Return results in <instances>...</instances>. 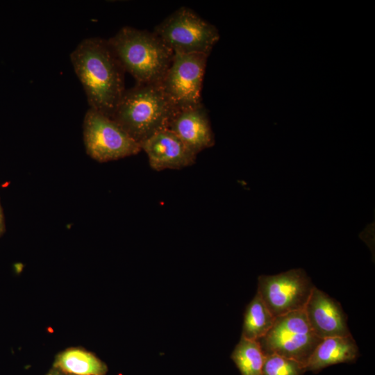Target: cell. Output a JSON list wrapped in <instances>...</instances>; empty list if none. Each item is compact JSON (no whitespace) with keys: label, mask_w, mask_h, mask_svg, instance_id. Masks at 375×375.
Listing matches in <instances>:
<instances>
[{"label":"cell","mask_w":375,"mask_h":375,"mask_svg":"<svg viewBox=\"0 0 375 375\" xmlns=\"http://www.w3.org/2000/svg\"><path fill=\"white\" fill-rule=\"evenodd\" d=\"M177 111L160 84L137 83L124 91L111 118L140 144L167 128Z\"/></svg>","instance_id":"3"},{"label":"cell","mask_w":375,"mask_h":375,"mask_svg":"<svg viewBox=\"0 0 375 375\" xmlns=\"http://www.w3.org/2000/svg\"><path fill=\"white\" fill-rule=\"evenodd\" d=\"M231 358L241 375H262L265 355L257 340L241 337Z\"/></svg>","instance_id":"15"},{"label":"cell","mask_w":375,"mask_h":375,"mask_svg":"<svg viewBox=\"0 0 375 375\" xmlns=\"http://www.w3.org/2000/svg\"><path fill=\"white\" fill-rule=\"evenodd\" d=\"M322 340L313 332L301 310L276 317L272 328L257 341L265 356L276 354L305 366Z\"/></svg>","instance_id":"5"},{"label":"cell","mask_w":375,"mask_h":375,"mask_svg":"<svg viewBox=\"0 0 375 375\" xmlns=\"http://www.w3.org/2000/svg\"><path fill=\"white\" fill-rule=\"evenodd\" d=\"M359 356L358 346L351 335L323 339L305 365L306 372L318 373L333 365L350 363Z\"/></svg>","instance_id":"12"},{"label":"cell","mask_w":375,"mask_h":375,"mask_svg":"<svg viewBox=\"0 0 375 375\" xmlns=\"http://www.w3.org/2000/svg\"><path fill=\"white\" fill-rule=\"evenodd\" d=\"M83 136L87 153L99 162H108L138 154L140 144L115 121L89 108L83 121Z\"/></svg>","instance_id":"6"},{"label":"cell","mask_w":375,"mask_h":375,"mask_svg":"<svg viewBox=\"0 0 375 375\" xmlns=\"http://www.w3.org/2000/svg\"><path fill=\"white\" fill-rule=\"evenodd\" d=\"M306 373L303 364L276 354L265 356L262 375H303Z\"/></svg>","instance_id":"16"},{"label":"cell","mask_w":375,"mask_h":375,"mask_svg":"<svg viewBox=\"0 0 375 375\" xmlns=\"http://www.w3.org/2000/svg\"><path fill=\"white\" fill-rule=\"evenodd\" d=\"M153 32L174 53L208 56L220 37L215 25L185 6L168 15Z\"/></svg>","instance_id":"4"},{"label":"cell","mask_w":375,"mask_h":375,"mask_svg":"<svg viewBox=\"0 0 375 375\" xmlns=\"http://www.w3.org/2000/svg\"><path fill=\"white\" fill-rule=\"evenodd\" d=\"M313 285L302 269H293L276 275H261L257 293L276 318L304 310Z\"/></svg>","instance_id":"8"},{"label":"cell","mask_w":375,"mask_h":375,"mask_svg":"<svg viewBox=\"0 0 375 375\" xmlns=\"http://www.w3.org/2000/svg\"><path fill=\"white\" fill-rule=\"evenodd\" d=\"M167 128L197 155L215 142L208 112L203 103L177 111Z\"/></svg>","instance_id":"11"},{"label":"cell","mask_w":375,"mask_h":375,"mask_svg":"<svg viewBox=\"0 0 375 375\" xmlns=\"http://www.w3.org/2000/svg\"><path fill=\"white\" fill-rule=\"evenodd\" d=\"M304 312L312 330L321 339L351 335L340 303L316 287L312 290Z\"/></svg>","instance_id":"10"},{"label":"cell","mask_w":375,"mask_h":375,"mask_svg":"<svg viewBox=\"0 0 375 375\" xmlns=\"http://www.w3.org/2000/svg\"><path fill=\"white\" fill-rule=\"evenodd\" d=\"M274 319L275 318L256 292L253 299L246 308L242 337L249 340H258L269 331Z\"/></svg>","instance_id":"14"},{"label":"cell","mask_w":375,"mask_h":375,"mask_svg":"<svg viewBox=\"0 0 375 375\" xmlns=\"http://www.w3.org/2000/svg\"><path fill=\"white\" fill-rule=\"evenodd\" d=\"M108 42L138 84H160L174 52L153 32L124 26Z\"/></svg>","instance_id":"2"},{"label":"cell","mask_w":375,"mask_h":375,"mask_svg":"<svg viewBox=\"0 0 375 375\" xmlns=\"http://www.w3.org/2000/svg\"><path fill=\"white\" fill-rule=\"evenodd\" d=\"M70 60L90 108L112 117L126 90L125 71L108 40L97 37L83 40Z\"/></svg>","instance_id":"1"},{"label":"cell","mask_w":375,"mask_h":375,"mask_svg":"<svg viewBox=\"0 0 375 375\" xmlns=\"http://www.w3.org/2000/svg\"><path fill=\"white\" fill-rule=\"evenodd\" d=\"M208 56L174 53L160 86L178 111L202 104L201 90Z\"/></svg>","instance_id":"7"},{"label":"cell","mask_w":375,"mask_h":375,"mask_svg":"<svg viewBox=\"0 0 375 375\" xmlns=\"http://www.w3.org/2000/svg\"><path fill=\"white\" fill-rule=\"evenodd\" d=\"M56 367L73 375H105L107 365L90 352L81 349H69L60 353Z\"/></svg>","instance_id":"13"},{"label":"cell","mask_w":375,"mask_h":375,"mask_svg":"<svg viewBox=\"0 0 375 375\" xmlns=\"http://www.w3.org/2000/svg\"><path fill=\"white\" fill-rule=\"evenodd\" d=\"M151 169L156 171L181 169L195 163L194 153L168 128L161 130L140 144Z\"/></svg>","instance_id":"9"},{"label":"cell","mask_w":375,"mask_h":375,"mask_svg":"<svg viewBox=\"0 0 375 375\" xmlns=\"http://www.w3.org/2000/svg\"><path fill=\"white\" fill-rule=\"evenodd\" d=\"M48 375H63V374L60 373L59 371H53V372H51Z\"/></svg>","instance_id":"18"},{"label":"cell","mask_w":375,"mask_h":375,"mask_svg":"<svg viewBox=\"0 0 375 375\" xmlns=\"http://www.w3.org/2000/svg\"><path fill=\"white\" fill-rule=\"evenodd\" d=\"M3 231V214L2 210L0 206V235Z\"/></svg>","instance_id":"17"}]
</instances>
